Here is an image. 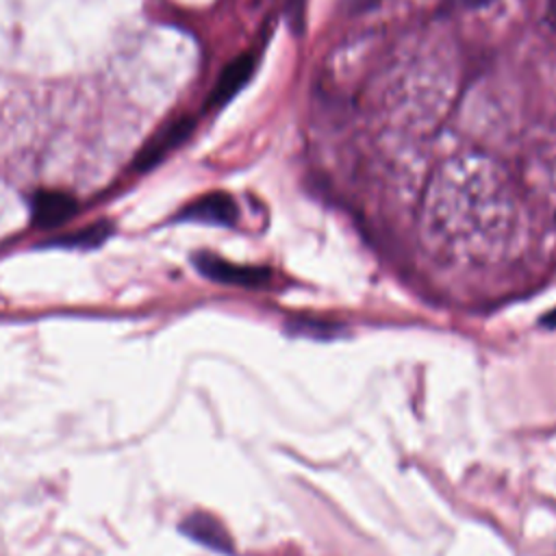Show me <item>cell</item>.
Wrapping results in <instances>:
<instances>
[{
  "label": "cell",
  "mask_w": 556,
  "mask_h": 556,
  "mask_svg": "<svg viewBox=\"0 0 556 556\" xmlns=\"http://www.w3.org/2000/svg\"><path fill=\"white\" fill-rule=\"evenodd\" d=\"M198 271L215 282L224 285H237V287H263L269 282L271 274L267 267H250V265H237L226 258H219L215 254L202 252L193 258Z\"/></svg>",
  "instance_id": "6da1fadb"
},
{
  "label": "cell",
  "mask_w": 556,
  "mask_h": 556,
  "mask_svg": "<svg viewBox=\"0 0 556 556\" xmlns=\"http://www.w3.org/2000/svg\"><path fill=\"white\" fill-rule=\"evenodd\" d=\"M239 217V208L235 200L224 193V191H213L206 193L191 204H187L180 213L178 219L185 222H200V224H215V226H232Z\"/></svg>",
  "instance_id": "7a4b0ae2"
},
{
  "label": "cell",
  "mask_w": 556,
  "mask_h": 556,
  "mask_svg": "<svg viewBox=\"0 0 556 556\" xmlns=\"http://www.w3.org/2000/svg\"><path fill=\"white\" fill-rule=\"evenodd\" d=\"M193 130V117H180L174 119L172 124H167L159 135H154L137 154L135 159V169L139 172H148L150 167H154L172 148H176L178 143H182Z\"/></svg>",
  "instance_id": "3957f363"
},
{
  "label": "cell",
  "mask_w": 556,
  "mask_h": 556,
  "mask_svg": "<svg viewBox=\"0 0 556 556\" xmlns=\"http://www.w3.org/2000/svg\"><path fill=\"white\" fill-rule=\"evenodd\" d=\"M30 208H33V224L37 228H54L65 224L70 217H74L78 204L74 195L65 191L43 189L33 195Z\"/></svg>",
  "instance_id": "277c9868"
},
{
  "label": "cell",
  "mask_w": 556,
  "mask_h": 556,
  "mask_svg": "<svg viewBox=\"0 0 556 556\" xmlns=\"http://www.w3.org/2000/svg\"><path fill=\"white\" fill-rule=\"evenodd\" d=\"M254 67H256V56L245 52V54H239L237 59H232L224 72L219 74L206 104L217 109V106H224L228 100H232L241 89L243 85L252 78L254 74Z\"/></svg>",
  "instance_id": "5b68a950"
},
{
  "label": "cell",
  "mask_w": 556,
  "mask_h": 556,
  "mask_svg": "<svg viewBox=\"0 0 556 556\" xmlns=\"http://www.w3.org/2000/svg\"><path fill=\"white\" fill-rule=\"evenodd\" d=\"M180 530L193 539L195 543H202L204 547H211L215 552H224V554H230L232 552V541L228 536V532L224 530V526L213 519L211 515L206 513H193L189 515L182 523H180Z\"/></svg>",
  "instance_id": "8992f818"
},
{
  "label": "cell",
  "mask_w": 556,
  "mask_h": 556,
  "mask_svg": "<svg viewBox=\"0 0 556 556\" xmlns=\"http://www.w3.org/2000/svg\"><path fill=\"white\" fill-rule=\"evenodd\" d=\"M109 235H111V224L109 222H98V224L80 228L72 235H63L61 239H54L50 243L67 245V248H98L100 243H104L109 239Z\"/></svg>",
  "instance_id": "52a82bcc"
},
{
  "label": "cell",
  "mask_w": 556,
  "mask_h": 556,
  "mask_svg": "<svg viewBox=\"0 0 556 556\" xmlns=\"http://www.w3.org/2000/svg\"><path fill=\"white\" fill-rule=\"evenodd\" d=\"M547 22L556 28V0H547Z\"/></svg>",
  "instance_id": "ba28073f"
},
{
  "label": "cell",
  "mask_w": 556,
  "mask_h": 556,
  "mask_svg": "<svg viewBox=\"0 0 556 556\" xmlns=\"http://www.w3.org/2000/svg\"><path fill=\"white\" fill-rule=\"evenodd\" d=\"M541 324H543V326H547V328H556V308H554V311H549V313L541 319Z\"/></svg>",
  "instance_id": "9c48e42d"
},
{
  "label": "cell",
  "mask_w": 556,
  "mask_h": 556,
  "mask_svg": "<svg viewBox=\"0 0 556 556\" xmlns=\"http://www.w3.org/2000/svg\"><path fill=\"white\" fill-rule=\"evenodd\" d=\"M465 7H471V9H476V7H486L491 0H460Z\"/></svg>",
  "instance_id": "30bf717a"
}]
</instances>
